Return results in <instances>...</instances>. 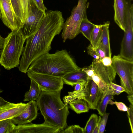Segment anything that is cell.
Returning <instances> with one entry per match:
<instances>
[{
    "label": "cell",
    "instance_id": "37",
    "mask_svg": "<svg viewBox=\"0 0 133 133\" xmlns=\"http://www.w3.org/2000/svg\"><path fill=\"white\" fill-rule=\"evenodd\" d=\"M85 85L81 83H77L75 85L74 90L72 92L76 93L82 91Z\"/></svg>",
    "mask_w": 133,
    "mask_h": 133
},
{
    "label": "cell",
    "instance_id": "13",
    "mask_svg": "<svg viewBox=\"0 0 133 133\" xmlns=\"http://www.w3.org/2000/svg\"><path fill=\"white\" fill-rule=\"evenodd\" d=\"M61 131L59 128L44 122L40 124H34L31 122L16 125L14 133H58Z\"/></svg>",
    "mask_w": 133,
    "mask_h": 133
},
{
    "label": "cell",
    "instance_id": "2",
    "mask_svg": "<svg viewBox=\"0 0 133 133\" xmlns=\"http://www.w3.org/2000/svg\"><path fill=\"white\" fill-rule=\"evenodd\" d=\"M80 69L67 51L62 50L42 55L32 62L28 70L62 78Z\"/></svg>",
    "mask_w": 133,
    "mask_h": 133
},
{
    "label": "cell",
    "instance_id": "27",
    "mask_svg": "<svg viewBox=\"0 0 133 133\" xmlns=\"http://www.w3.org/2000/svg\"><path fill=\"white\" fill-rule=\"evenodd\" d=\"M98 119L99 117L97 115L95 114L91 115L84 128V133H92Z\"/></svg>",
    "mask_w": 133,
    "mask_h": 133
},
{
    "label": "cell",
    "instance_id": "17",
    "mask_svg": "<svg viewBox=\"0 0 133 133\" xmlns=\"http://www.w3.org/2000/svg\"><path fill=\"white\" fill-rule=\"evenodd\" d=\"M62 78L64 83L72 87L79 83L85 85L88 80L87 75L81 68L67 74Z\"/></svg>",
    "mask_w": 133,
    "mask_h": 133
},
{
    "label": "cell",
    "instance_id": "18",
    "mask_svg": "<svg viewBox=\"0 0 133 133\" xmlns=\"http://www.w3.org/2000/svg\"><path fill=\"white\" fill-rule=\"evenodd\" d=\"M11 1L16 14L23 24L28 16L29 0Z\"/></svg>",
    "mask_w": 133,
    "mask_h": 133
},
{
    "label": "cell",
    "instance_id": "39",
    "mask_svg": "<svg viewBox=\"0 0 133 133\" xmlns=\"http://www.w3.org/2000/svg\"><path fill=\"white\" fill-rule=\"evenodd\" d=\"M9 102L5 101L0 96V106L8 104Z\"/></svg>",
    "mask_w": 133,
    "mask_h": 133
},
{
    "label": "cell",
    "instance_id": "11",
    "mask_svg": "<svg viewBox=\"0 0 133 133\" xmlns=\"http://www.w3.org/2000/svg\"><path fill=\"white\" fill-rule=\"evenodd\" d=\"M0 19L12 31H18L23 25L16 14L11 0H0Z\"/></svg>",
    "mask_w": 133,
    "mask_h": 133
},
{
    "label": "cell",
    "instance_id": "12",
    "mask_svg": "<svg viewBox=\"0 0 133 133\" xmlns=\"http://www.w3.org/2000/svg\"><path fill=\"white\" fill-rule=\"evenodd\" d=\"M89 67L107 86L115 79L116 73L112 64L109 66H105L100 59H94L91 64Z\"/></svg>",
    "mask_w": 133,
    "mask_h": 133
},
{
    "label": "cell",
    "instance_id": "41",
    "mask_svg": "<svg viewBox=\"0 0 133 133\" xmlns=\"http://www.w3.org/2000/svg\"><path fill=\"white\" fill-rule=\"evenodd\" d=\"M4 38L0 35V49H2L3 46Z\"/></svg>",
    "mask_w": 133,
    "mask_h": 133
},
{
    "label": "cell",
    "instance_id": "14",
    "mask_svg": "<svg viewBox=\"0 0 133 133\" xmlns=\"http://www.w3.org/2000/svg\"><path fill=\"white\" fill-rule=\"evenodd\" d=\"M28 103V106L23 112L11 119L15 124L28 123L36 118L38 114V105L36 101L32 100Z\"/></svg>",
    "mask_w": 133,
    "mask_h": 133
},
{
    "label": "cell",
    "instance_id": "7",
    "mask_svg": "<svg viewBox=\"0 0 133 133\" xmlns=\"http://www.w3.org/2000/svg\"><path fill=\"white\" fill-rule=\"evenodd\" d=\"M112 65L120 78L121 86L128 95L133 94V61L126 59L119 54L114 56Z\"/></svg>",
    "mask_w": 133,
    "mask_h": 133
},
{
    "label": "cell",
    "instance_id": "21",
    "mask_svg": "<svg viewBox=\"0 0 133 133\" xmlns=\"http://www.w3.org/2000/svg\"><path fill=\"white\" fill-rule=\"evenodd\" d=\"M31 83L29 90L25 93L23 101L25 102L32 100L36 101L42 91L38 84L35 81L30 79Z\"/></svg>",
    "mask_w": 133,
    "mask_h": 133
},
{
    "label": "cell",
    "instance_id": "1",
    "mask_svg": "<svg viewBox=\"0 0 133 133\" xmlns=\"http://www.w3.org/2000/svg\"><path fill=\"white\" fill-rule=\"evenodd\" d=\"M64 19L61 12L49 10L37 31L27 38L18 68L26 73L32 62L39 56L49 53L54 37L62 30Z\"/></svg>",
    "mask_w": 133,
    "mask_h": 133
},
{
    "label": "cell",
    "instance_id": "19",
    "mask_svg": "<svg viewBox=\"0 0 133 133\" xmlns=\"http://www.w3.org/2000/svg\"><path fill=\"white\" fill-rule=\"evenodd\" d=\"M110 24V23L109 21L103 24L102 36L98 47L104 51L105 56L111 58L112 53L110 45L109 30Z\"/></svg>",
    "mask_w": 133,
    "mask_h": 133
},
{
    "label": "cell",
    "instance_id": "16",
    "mask_svg": "<svg viewBox=\"0 0 133 133\" xmlns=\"http://www.w3.org/2000/svg\"><path fill=\"white\" fill-rule=\"evenodd\" d=\"M28 104L29 103H14L9 102L0 106V121L12 119L17 116L25 110Z\"/></svg>",
    "mask_w": 133,
    "mask_h": 133
},
{
    "label": "cell",
    "instance_id": "23",
    "mask_svg": "<svg viewBox=\"0 0 133 133\" xmlns=\"http://www.w3.org/2000/svg\"><path fill=\"white\" fill-rule=\"evenodd\" d=\"M68 104L70 108L78 114L88 112L90 109L86 101L82 98L76 99Z\"/></svg>",
    "mask_w": 133,
    "mask_h": 133
},
{
    "label": "cell",
    "instance_id": "5",
    "mask_svg": "<svg viewBox=\"0 0 133 133\" xmlns=\"http://www.w3.org/2000/svg\"><path fill=\"white\" fill-rule=\"evenodd\" d=\"M88 0H78L71 15L64 23L61 35L63 42L75 37L80 32V28L84 17L87 15L86 3Z\"/></svg>",
    "mask_w": 133,
    "mask_h": 133
},
{
    "label": "cell",
    "instance_id": "42",
    "mask_svg": "<svg viewBox=\"0 0 133 133\" xmlns=\"http://www.w3.org/2000/svg\"><path fill=\"white\" fill-rule=\"evenodd\" d=\"M2 90H1L0 89V92H2Z\"/></svg>",
    "mask_w": 133,
    "mask_h": 133
},
{
    "label": "cell",
    "instance_id": "34",
    "mask_svg": "<svg viewBox=\"0 0 133 133\" xmlns=\"http://www.w3.org/2000/svg\"><path fill=\"white\" fill-rule=\"evenodd\" d=\"M37 8L39 10L45 12L47 9L43 3V0H33Z\"/></svg>",
    "mask_w": 133,
    "mask_h": 133
},
{
    "label": "cell",
    "instance_id": "36",
    "mask_svg": "<svg viewBox=\"0 0 133 133\" xmlns=\"http://www.w3.org/2000/svg\"><path fill=\"white\" fill-rule=\"evenodd\" d=\"M97 54L101 60L105 56L104 51L99 47L95 48Z\"/></svg>",
    "mask_w": 133,
    "mask_h": 133
},
{
    "label": "cell",
    "instance_id": "31",
    "mask_svg": "<svg viewBox=\"0 0 133 133\" xmlns=\"http://www.w3.org/2000/svg\"><path fill=\"white\" fill-rule=\"evenodd\" d=\"M127 112L128 117L129 119V121L130 126L131 130L132 133H133V105L130 104L129 105V107Z\"/></svg>",
    "mask_w": 133,
    "mask_h": 133
},
{
    "label": "cell",
    "instance_id": "40",
    "mask_svg": "<svg viewBox=\"0 0 133 133\" xmlns=\"http://www.w3.org/2000/svg\"><path fill=\"white\" fill-rule=\"evenodd\" d=\"M128 100L131 104L133 105V94L128 95L127 96Z\"/></svg>",
    "mask_w": 133,
    "mask_h": 133
},
{
    "label": "cell",
    "instance_id": "4",
    "mask_svg": "<svg viewBox=\"0 0 133 133\" xmlns=\"http://www.w3.org/2000/svg\"><path fill=\"white\" fill-rule=\"evenodd\" d=\"M26 40L18 31H12L4 38L0 51V64L5 69L10 70L18 66Z\"/></svg>",
    "mask_w": 133,
    "mask_h": 133
},
{
    "label": "cell",
    "instance_id": "44",
    "mask_svg": "<svg viewBox=\"0 0 133 133\" xmlns=\"http://www.w3.org/2000/svg\"></svg>",
    "mask_w": 133,
    "mask_h": 133
},
{
    "label": "cell",
    "instance_id": "6",
    "mask_svg": "<svg viewBox=\"0 0 133 133\" xmlns=\"http://www.w3.org/2000/svg\"><path fill=\"white\" fill-rule=\"evenodd\" d=\"M68 93V95L63 98L65 104L68 105L72 101L82 98L86 101L90 109H96L102 94L98 85L90 79H88L82 91L76 93L69 92Z\"/></svg>",
    "mask_w": 133,
    "mask_h": 133
},
{
    "label": "cell",
    "instance_id": "8",
    "mask_svg": "<svg viewBox=\"0 0 133 133\" xmlns=\"http://www.w3.org/2000/svg\"><path fill=\"white\" fill-rule=\"evenodd\" d=\"M28 12L27 18L18 30L26 39L37 31L46 15V12L39 9L33 0H29Z\"/></svg>",
    "mask_w": 133,
    "mask_h": 133
},
{
    "label": "cell",
    "instance_id": "28",
    "mask_svg": "<svg viewBox=\"0 0 133 133\" xmlns=\"http://www.w3.org/2000/svg\"><path fill=\"white\" fill-rule=\"evenodd\" d=\"M61 133H84V128L78 125H74L67 127L61 131Z\"/></svg>",
    "mask_w": 133,
    "mask_h": 133
},
{
    "label": "cell",
    "instance_id": "15",
    "mask_svg": "<svg viewBox=\"0 0 133 133\" xmlns=\"http://www.w3.org/2000/svg\"><path fill=\"white\" fill-rule=\"evenodd\" d=\"M129 6L126 0H114V21L124 32Z\"/></svg>",
    "mask_w": 133,
    "mask_h": 133
},
{
    "label": "cell",
    "instance_id": "38",
    "mask_svg": "<svg viewBox=\"0 0 133 133\" xmlns=\"http://www.w3.org/2000/svg\"><path fill=\"white\" fill-rule=\"evenodd\" d=\"M101 116L99 117V119L98 122L92 132V133H98L99 124L100 121L101 119Z\"/></svg>",
    "mask_w": 133,
    "mask_h": 133
},
{
    "label": "cell",
    "instance_id": "22",
    "mask_svg": "<svg viewBox=\"0 0 133 133\" xmlns=\"http://www.w3.org/2000/svg\"><path fill=\"white\" fill-rule=\"evenodd\" d=\"M82 70L87 75L88 79L92 80L98 85L101 93L102 94L108 88V86L102 82L94 71L89 66L82 68Z\"/></svg>",
    "mask_w": 133,
    "mask_h": 133
},
{
    "label": "cell",
    "instance_id": "10",
    "mask_svg": "<svg viewBox=\"0 0 133 133\" xmlns=\"http://www.w3.org/2000/svg\"><path fill=\"white\" fill-rule=\"evenodd\" d=\"M28 76L36 82L42 91L54 92L61 91L64 83L61 77L38 73L28 70Z\"/></svg>",
    "mask_w": 133,
    "mask_h": 133
},
{
    "label": "cell",
    "instance_id": "3",
    "mask_svg": "<svg viewBox=\"0 0 133 133\" xmlns=\"http://www.w3.org/2000/svg\"><path fill=\"white\" fill-rule=\"evenodd\" d=\"M36 101L44 122L59 128L61 131L67 127L69 107L62 101L61 91H42Z\"/></svg>",
    "mask_w": 133,
    "mask_h": 133
},
{
    "label": "cell",
    "instance_id": "29",
    "mask_svg": "<svg viewBox=\"0 0 133 133\" xmlns=\"http://www.w3.org/2000/svg\"><path fill=\"white\" fill-rule=\"evenodd\" d=\"M108 86L114 95H118L125 91L124 89L121 86L115 84L112 82L110 83Z\"/></svg>",
    "mask_w": 133,
    "mask_h": 133
},
{
    "label": "cell",
    "instance_id": "30",
    "mask_svg": "<svg viewBox=\"0 0 133 133\" xmlns=\"http://www.w3.org/2000/svg\"><path fill=\"white\" fill-rule=\"evenodd\" d=\"M109 115V113L106 112L101 117L99 124L98 133H103L104 132Z\"/></svg>",
    "mask_w": 133,
    "mask_h": 133
},
{
    "label": "cell",
    "instance_id": "9",
    "mask_svg": "<svg viewBox=\"0 0 133 133\" xmlns=\"http://www.w3.org/2000/svg\"><path fill=\"white\" fill-rule=\"evenodd\" d=\"M121 44L120 53L123 58L133 61V5L129 6L125 30Z\"/></svg>",
    "mask_w": 133,
    "mask_h": 133
},
{
    "label": "cell",
    "instance_id": "24",
    "mask_svg": "<svg viewBox=\"0 0 133 133\" xmlns=\"http://www.w3.org/2000/svg\"><path fill=\"white\" fill-rule=\"evenodd\" d=\"M95 25L88 19L87 15L84 17L80 25V32L90 41Z\"/></svg>",
    "mask_w": 133,
    "mask_h": 133
},
{
    "label": "cell",
    "instance_id": "33",
    "mask_svg": "<svg viewBox=\"0 0 133 133\" xmlns=\"http://www.w3.org/2000/svg\"><path fill=\"white\" fill-rule=\"evenodd\" d=\"M87 50L88 54L93 57L94 59H100L96 50L95 48L93 47L91 44L88 46L87 48Z\"/></svg>",
    "mask_w": 133,
    "mask_h": 133
},
{
    "label": "cell",
    "instance_id": "35",
    "mask_svg": "<svg viewBox=\"0 0 133 133\" xmlns=\"http://www.w3.org/2000/svg\"><path fill=\"white\" fill-rule=\"evenodd\" d=\"M101 61L104 65L106 66H109L112 65V61L111 58L105 56L101 60Z\"/></svg>",
    "mask_w": 133,
    "mask_h": 133
},
{
    "label": "cell",
    "instance_id": "25",
    "mask_svg": "<svg viewBox=\"0 0 133 133\" xmlns=\"http://www.w3.org/2000/svg\"><path fill=\"white\" fill-rule=\"evenodd\" d=\"M102 26L103 24H95L92 32L90 42L91 45L95 48H97L99 43L102 34Z\"/></svg>",
    "mask_w": 133,
    "mask_h": 133
},
{
    "label": "cell",
    "instance_id": "20",
    "mask_svg": "<svg viewBox=\"0 0 133 133\" xmlns=\"http://www.w3.org/2000/svg\"><path fill=\"white\" fill-rule=\"evenodd\" d=\"M113 96L112 93L109 88L102 93L96 109L101 116H103L106 113L107 105L110 101L113 99Z\"/></svg>",
    "mask_w": 133,
    "mask_h": 133
},
{
    "label": "cell",
    "instance_id": "26",
    "mask_svg": "<svg viewBox=\"0 0 133 133\" xmlns=\"http://www.w3.org/2000/svg\"><path fill=\"white\" fill-rule=\"evenodd\" d=\"M16 125L11 119L0 121V133H14Z\"/></svg>",
    "mask_w": 133,
    "mask_h": 133
},
{
    "label": "cell",
    "instance_id": "43",
    "mask_svg": "<svg viewBox=\"0 0 133 133\" xmlns=\"http://www.w3.org/2000/svg\"></svg>",
    "mask_w": 133,
    "mask_h": 133
},
{
    "label": "cell",
    "instance_id": "32",
    "mask_svg": "<svg viewBox=\"0 0 133 133\" xmlns=\"http://www.w3.org/2000/svg\"><path fill=\"white\" fill-rule=\"evenodd\" d=\"M109 104L111 105L115 104L117 107L118 109L120 111H126L128 109V107H127L122 102H118L117 101L114 102L111 100Z\"/></svg>",
    "mask_w": 133,
    "mask_h": 133
}]
</instances>
